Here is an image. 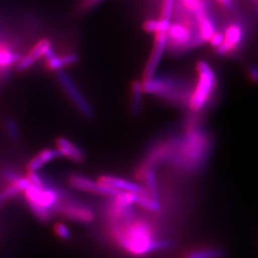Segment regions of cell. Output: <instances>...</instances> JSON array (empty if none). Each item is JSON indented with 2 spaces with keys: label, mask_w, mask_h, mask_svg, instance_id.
Instances as JSON below:
<instances>
[{
  "label": "cell",
  "mask_w": 258,
  "mask_h": 258,
  "mask_svg": "<svg viewBox=\"0 0 258 258\" xmlns=\"http://www.w3.org/2000/svg\"><path fill=\"white\" fill-rule=\"evenodd\" d=\"M51 47V41L47 38L40 39L37 43H36L34 47L31 49V51L27 55L21 56L19 62L16 64V69L19 72H23L29 69L35 64V62L39 58L43 57L47 50Z\"/></svg>",
  "instance_id": "8fae6325"
},
{
  "label": "cell",
  "mask_w": 258,
  "mask_h": 258,
  "mask_svg": "<svg viewBox=\"0 0 258 258\" xmlns=\"http://www.w3.org/2000/svg\"><path fill=\"white\" fill-rule=\"evenodd\" d=\"M102 0H83L81 3V9L83 11L89 10L96 6L98 3H100Z\"/></svg>",
  "instance_id": "4dcf8cb0"
},
{
  "label": "cell",
  "mask_w": 258,
  "mask_h": 258,
  "mask_svg": "<svg viewBox=\"0 0 258 258\" xmlns=\"http://www.w3.org/2000/svg\"><path fill=\"white\" fill-rule=\"evenodd\" d=\"M28 205L31 209L33 213L37 216V218L42 222H47L50 220L51 215H52V211L48 210L44 207H41L40 205L33 202H28Z\"/></svg>",
  "instance_id": "7402d4cb"
},
{
  "label": "cell",
  "mask_w": 258,
  "mask_h": 258,
  "mask_svg": "<svg viewBox=\"0 0 258 258\" xmlns=\"http://www.w3.org/2000/svg\"><path fill=\"white\" fill-rule=\"evenodd\" d=\"M111 233L116 243L129 254L142 256L173 247V242L154 237L152 227L144 220L112 224Z\"/></svg>",
  "instance_id": "6da1fadb"
},
{
  "label": "cell",
  "mask_w": 258,
  "mask_h": 258,
  "mask_svg": "<svg viewBox=\"0 0 258 258\" xmlns=\"http://www.w3.org/2000/svg\"><path fill=\"white\" fill-rule=\"evenodd\" d=\"M55 144L56 148L60 151L62 156L67 157L68 159L78 164H81L84 161V153L69 140L59 137L56 139Z\"/></svg>",
  "instance_id": "4fadbf2b"
},
{
  "label": "cell",
  "mask_w": 258,
  "mask_h": 258,
  "mask_svg": "<svg viewBox=\"0 0 258 258\" xmlns=\"http://www.w3.org/2000/svg\"><path fill=\"white\" fill-rule=\"evenodd\" d=\"M185 10L192 13L195 17L207 13V5L205 0H181Z\"/></svg>",
  "instance_id": "d6986e66"
},
{
  "label": "cell",
  "mask_w": 258,
  "mask_h": 258,
  "mask_svg": "<svg viewBox=\"0 0 258 258\" xmlns=\"http://www.w3.org/2000/svg\"><path fill=\"white\" fill-rule=\"evenodd\" d=\"M249 76H250V79L253 80L254 82L257 80V70H256L255 66H251L250 67V69H249Z\"/></svg>",
  "instance_id": "1f68e13d"
},
{
  "label": "cell",
  "mask_w": 258,
  "mask_h": 258,
  "mask_svg": "<svg viewBox=\"0 0 258 258\" xmlns=\"http://www.w3.org/2000/svg\"><path fill=\"white\" fill-rule=\"evenodd\" d=\"M243 40V29L238 24H231L226 29L224 34V41L220 46L216 48L219 55H229L233 53Z\"/></svg>",
  "instance_id": "30bf717a"
},
{
  "label": "cell",
  "mask_w": 258,
  "mask_h": 258,
  "mask_svg": "<svg viewBox=\"0 0 258 258\" xmlns=\"http://www.w3.org/2000/svg\"><path fill=\"white\" fill-rule=\"evenodd\" d=\"M57 78H58V81L61 84L62 88L64 89L65 92L67 93L69 98L76 104L78 109L81 111L85 117H87V118L93 117L94 112H93L91 105L88 103L87 100L83 97V95H82V93L79 90V88L75 85L73 81L71 80V78L62 71L58 72Z\"/></svg>",
  "instance_id": "3957f363"
},
{
  "label": "cell",
  "mask_w": 258,
  "mask_h": 258,
  "mask_svg": "<svg viewBox=\"0 0 258 258\" xmlns=\"http://www.w3.org/2000/svg\"><path fill=\"white\" fill-rule=\"evenodd\" d=\"M79 61L77 54H68L64 55H55L53 58L46 60V67L52 71H60L66 66L75 64Z\"/></svg>",
  "instance_id": "2e32d148"
},
{
  "label": "cell",
  "mask_w": 258,
  "mask_h": 258,
  "mask_svg": "<svg viewBox=\"0 0 258 258\" xmlns=\"http://www.w3.org/2000/svg\"><path fill=\"white\" fill-rule=\"evenodd\" d=\"M167 44V33H157L155 34V44L151 56L148 60L147 67L145 69L144 78L149 79L154 77L156 73L157 68L161 62V59L166 51Z\"/></svg>",
  "instance_id": "ba28073f"
},
{
  "label": "cell",
  "mask_w": 258,
  "mask_h": 258,
  "mask_svg": "<svg viewBox=\"0 0 258 258\" xmlns=\"http://www.w3.org/2000/svg\"><path fill=\"white\" fill-rule=\"evenodd\" d=\"M5 124H6V130L9 134L10 137L15 141H18L20 134H19V125H18L17 121L12 118H8L6 120Z\"/></svg>",
  "instance_id": "cb8c5ba5"
},
{
  "label": "cell",
  "mask_w": 258,
  "mask_h": 258,
  "mask_svg": "<svg viewBox=\"0 0 258 258\" xmlns=\"http://www.w3.org/2000/svg\"><path fill=\"white\" fill-rule=\"evenodd\" d=\"M29 181L31 182L32 185H35L37 187L43 188L45 186V183L43 182L42 178L37 174V172H33V171H28L27 176Z\"/></svg>",
  "instance_id": "4316f807"
},
{
  "label": "cell",
  "mask_w": 258,
  "mask_h": 258,
  "mask_svg": "<svg viewBox=\"0 0 258 258\" xmlns=\"http://www.w3.org/2000/svg\"><path fill=\"white\" fill-rule=\"evenodd\" d=\"M196 19L198 21V31H199L198 38L202 43L207 42L210 40L213 33L215 32V28L213 25L212 19L209 17L207 13L197 16Z\"/></svg>",
  "instance_id": "5bb4252c"
},
{
  "label": "cell",
  "mask_w": 258,
  "mask_h": 258,
  "mask_svg": "<svg viewBox=\"0 0 258 258\" xmlns=\"http://www.w3.org/2000/svg\"><path fill=\"white\" fill-rule=\"evenodd\" d=\"M3 177L5 180H7L10 184H14L16 181H18L21 176L19 175L18 172L12 169H6L3 172Z\"/></svg>",
  "instance_id": "f1b7e54d"
},
{
  "label": "cell",
  "mask_w": 258,
  "mask_h": 258,
  "mask_svg": "<svg viewBox=\"0 0 258 258\" xmlns=\"http://www.w3.org/2000/svg\"><path fill=\"white\" fill-rule=\"evenodd\" d=\"M198 81L194 92L189 97V107L192 111L198 112L210 102L212 93L216 87V77L212 67L207 61H199L197 64Z\"/></svg>",
  "instance_id": "7a4b0ae2"
},
{
  "label": "cell",
  "mask_w": 258,
  "mask_h": 258,
  "mask_svg": "<svg viewBox=\"0 0 258 258\" xmlns=\"http://www.w3.org/2000/svg\"><path fill=\"white\" fill-rule=\"evenodd\" d=\"M55 211L66 218L79 223H90L94 219L92 211L84 205L77 203L57 204Z\"/></svg>",
  "instance_id": "52a82bcc"
},
{
  "label": "cell",
  "mask_w": 258,
  "mask_h": 258,
  "mask_svg": "<svg viewBox=\"0 0 258 258\" xmlns=\"http://www.w3.org/2000/svg\"><path fill=\"white\" fill-rule=\"evenodd\" d=\"M143 87L142 83L135 82L132 85V109L137 113L141 109L142 105V97H143Z\"/></svg>",
  "instance_id": "44dd1931"
},
{
  "label": "cell",
  "mask_w": 258,
  "mask_h": 258,
  "mask_svg": "<svg viewBox=\"0 0 258 258\" xmlns=\"http://www.w3.org/2000/svg\"><path fill=\"white\" fill-rule=\"evenodd\" d=\"M179 83L169 79H155L154 77L145 79L142 83L144 92L161 96L164 98L173 99L174 95L178 94Z\"/></svg>",
  "instance_id": "277c9868"
},
{
  "label": "cell",
  "mask_w": 258,
  "mask_h": 258,
  "mask_svg": "<svg viewBox=\"0 0 258 258\" xmlns=\"http://www.w3.org/2000/svg\"><path fill=\"white\" fill-rule=\"evenodd\" d=\"M22 55L14 51L9 44L5 42L0 43V68H12L17 64Z\"/></svg>",
  "instance_id": "9a60e30c"
},
{
  "label": "cell",
  "mask_w": 258,
  "mask_h": 258,
  "mask_svg": "<svg viewBox=\"0 0 258 258\" xmlns=\"http://www.w3.org/2000/svg\"><path fill=\"white\" fill-rule=\"evenodd\" d=\"M167 42L173 49H182L189 46L191 42L194 43L190 24L185 22L170 23L167 31Z\"/></svg>",
  "instance_id": "5b68a950"
},
{
  "label": "cell",
  "mask_w": 258,
  "mask_h": 258,
  "mask_svg": "<svg viewBox=\"0 0 258 258\" xmlns=\"http://www.w3.org/2000/svg\"><path fill=\"white\" fill-rule=\"evenodd\" d=\"M99 181L109 187H112L120 192H131V194L148 195V191L146 187L141 184H136L128 180L122 179L116 176L103 175L99 178Z\"/></svg>",
  "instance_id": "9c48e42d"
},
{
  "label": "cell",
  "mask_w": 258,
  "mask_h": 258,
  "mask_svg": "<svg viewBox=\"0 0 258 258\" xmlns=\"http://www.w3.org/2000/svg\"><path fill=\"white\" fill-rule=\"evenodd\" d=\"M170 26V20H164V19H159V20H154L150 19L147 20L144 23V29L148 32V33H167L168 28Z\"/></svg>",
  "instance_id": "ac0fdd59"
},
{
  "label": "cell",
  "mask_w": 258,
  "mask_h": 258,
  "mask_svg": "<svg viewBox=\"0 0 258 258\" xmlns=\"http://www.w3.org/2000/svg\"><path fill=\"white\" fill-rule=\"evenodd\" d=\"M222 6L226 7V8H231L232 6V0H217Z\"/></svg>",
  "instance_id": "d6a6232c"
},
{
  "label": "cell",
  "mask_w": 258,
  "mask_h": 258,
  "mask_svg": "<svg viewBox=\"0 0 258 258\" xmlns=\"http://www.w3.org/2000/svg\"><path fill=\"white\" fill-rule=\"evenodd\" d=\"M174 8V0H163L161 19L170 20Z\"/></svg>",
  "instance_id": "484cf974"
},
{
  "label": "cell",
  "mask_w": 258,
  "mask_h": 258,
  "mask_svg": "<svg viewBox=\"0 0 258 258\" xmlns=\"http://www.w3.org/2000/svg\"><path fill=\"white\" fill-rule=\"evenodd\" d=\"M69 183L73 187L79 189V190L91 192V194L107 195V196L113 197L120 192V191H118L112 187L102 184L100 181H94V180L88 179L84 176H71L69 179Z\"/></svg>",
  "instance_id": "8992f818"
},
{
  "label": "cell",
  "mask_w": 258,
  "mask_h": 258,
  "mask_svg": "<svg viewBox=\"0 0 258 258\" xmlns=\"http://www.w3.org/2000/svg\"><path fill=\"white\" fill-rule=\"evenodd\" d=\"M54 231H55L56 236L59 237L60 239H70L71 236H72V233H71L70 229L66 225L62 224V223L55 224V227H54Z\"/></svg>",
  "instance_id": "d4e9b609"
},
{
  "label": "cell",
  "mask_w": 258,
  "mask_h": 258,
  "mask_svg": "<svg viewBox=\"0 0 258 258\" xmlns=\"http://www.w3.org/2000/svg\"><path fill=\"white\" fill-rule=\"evenodd\" d=\"M145 181L147 184V190L151 198L158 200V186H157L156 174L154 170L149 169L146 172L145 175Z\"/></svg>",
  "instance_id": "ffe728a7"
},
{
  "label": "cell",
  "mask_w": 258,
  "mask_h": 258,
  "mask_svg": "<svg viewBox=\"0 0 258 258\" xmlns=\"http://www.w3.org/2000/svg\"><path fill=\"white\" fill-rule=\"evenodd\" d=\"M224 255L225 251L220 248H203L187 251L185 258H222Z\"/></svg>",
  "instance_id": "e0dca14e"
},
{
  "label": "cell",
  "mask_w": 258,
  "mask_h": 258,
  "mask_svg": "<svg viewBox=\"0 0 258 258\" xmlns=\"http://www.w3.org/2000/svg\"><path fill=\"white\" fill-rule=\"evenodd\" d=\"M14 184H16L18 187H19L20 191H25L26 189H28L32 184L31 182L29 181L27 177H20L18 181H16Z\"/></svg>",
  "instance_id": "f546056e"
},
{
  "label": "cell",
  "mask_w": 258,
  "mask_h": 258,
  "mask_svg": "<svg viewBox=\"0 0 258 258\" xmlns=\"http://www.w3.org/2000/svg\"><path fill=\"white\" fill-rule=\"evenodd\" d=\"M19 192L21 191L19 190V187L16 184H10V185L0 192V206L10 199L16 197L17 195H19Z\"/></svg>",
  "instance_id": "603a6c76"
},
{
  "label": "cell",
  "mask_w": 258,
  "mask_h": 258,
  "mask_svg": "<svg viewBox=\"0 0 258 258\" xmlns=\"http://www.w3.org/2000/svg\"><path fill=\"white\" fill-rule=\"evenodd\" d=\"M223 41H224V34H222L221 32H216V31L213 33V35L209 40L211 45L215 49L220 46L223 43Z\"/></svg>",
  "instance_id": "83f0119b"
},
{
  "label": "cell",
  "mask_w": 258,
  "mask_h": 258,
  "mask_svg": "<svg viewBox=\"0 0 258 258\" xmlns=\"http://www.w3.org/2000/svg\"><path fill=\"white\" fill-rule=\"evenodd\" d=\"M61 156L62 155L57 148L43 149L29 161V163L27 164V170L28 171L37 172L40 168H42L49 162Z\"/></svg>",
  "instance_id": "7c38bea8"
}]
</instances>
